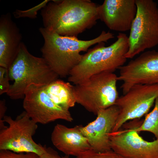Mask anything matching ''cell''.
Instances as JSON below:
<instances>
[{"label": "cell", "instance_id": "6da1fadb", "mask_svg": "<svg viewBox=\"0 0 158 158\" xmlns=\"http://www.w3.org/2000/svg\"><path fill=\"white\" fill-rule=\"evenodd\" d=\"M100 5L89 0H55L42 8L46 29L63 36L77 37L100 19Z\"/></svg>", "mask_w": 158, "mask_h": 158}, {"label": "cell", "instance_id": "7a4b0ae2", "mask_svg": "<svg viewBox=\"0 0 158 158\" xmlns=\"http://www.w3.org/2000/svg\"><path fill=\"white\" fill-rule=\"evenodd\" d=\"M39 30L44 40L41 49L42 57L52 70L61 78L68 77L71 71L80 62L83 56L80 52L114 37L113 33L103 31L96 37L85 40L77 37L60 35L44 27L40 28Z\"/></svg>", "mask_w": 158, "mask_h": 158}, {"label": "cell", "instance_id": "3957f363", "mask_svg": "<svg viewBox=\"0 0 158 158\" xmlns=\"http://www.w3.org/2000/svg\"><path fill=\"white\" fill-rule=\"evenodd\" d=\"M116 40L106 47L101 42L83 55L79 63L71 71L68 80L75 85L81 83L92 76L103 72L114 73L124 65L125 55L129 48L128 37L119 32Z\"/></svg>", "mask_w": 158, "mask_h": 158}, {"label": "cell", "instance_id": "277c9868", "mask_svg": "<svg viewBox=\"0 0 158 158\" xmlns=\"http://www.w3.org/2000/svg\"><path fill=\"white\" fill-rule=\"evenodd\" d=\"M8 73L10 80L13 83L6 94L15 100L24 99L25 90L29 86L46 85L59 77L44 58L32 55L23 42Z\"/></svg>", "mask_w": 158, "mask_h": 158}, {"label": "cell", "instance_id": "5b68a950", "mask_svg": "<svg viewBox=\"0 0 158 158\" xmlns=\"http://www.w3.org/2000/svg\"><path fill=\"white\" fill-rule=\"evenodd\" d=\"M117 77L114 73L103 72L75 85L73 91L76 103L96 115L99 110L115 105L119 97Z\"/></svg>", "mask_w": 158, "mask_h": 158}, {"label": "cell", "instance_id": "8992f818", "mask_svg": "<svg viewBox=\"0 0 158 158\" xmlns=\"http://www.w3.org/2000/svg\"><path fill=\"white\" fill-rule=\"evenodd\" d=\"M137 12L128 37V49L125 55L132 59L158 45V7L152 0H135Z\"/></svg>", "mask_w": 158, "mask_h": 158}, {"label": "cell", "instance_id": "52a82bcc", "mask_svg": "<svg viewBox=\"0 0 158 158\" xmlns=\"http://www.w3.org/2000/svg\"><path fill=\"white\" fill-rule=\"evenodd\" d=\"M3 120L8 124L0 131V150L16 153L33 152L40 156L44 152V145L37 144L33 136L37 129V123L24 111L15 119L5 116Z\"/></svg>", "mask_w": 158, "mask_h": 158}, {"label": "cell", "instance_id": "ba28073f", "mask_svg": "<svg viewBox=\"0 0 158 158\" xmlns=\"http://www.w3.org/2000/svg\"><path fill=\"white\" fill-rule=\"evenodd\" d=\"M158 97V84L132 86L115 103L119 113L112 132L119 130L128 121L138 119L147 114Z\"/></svg>", "mask_w": 158, "mask_h": 158}, {"label": "cell", "instance_id": "9c48e42d", "mask_svg": "<svg viewBox=\"0 0 158 158\" xmlns=\"http://www.w3.org/2000/svg\"><path fill=\"white\" fill-rule=\"evenodd\" d=\"M45 85L32 84L26 89L23 107L28 115L37 124H46L59 119L72 122L69 109L54 102L48 96Z\"/></svg>", "mask_w": 158, "mask_h": 158}, {"label": "cell", "instance_id": "30bf717a", "mask_svg": "<svg viewBox=\"0 0 158 158\" xmlns=\"http://www.w3.org/2000/svg\"><path fill=\"white\" fill-rule=\"evenodd\" d=\"M118 69L123 95L136 84H158V51H145Z\"/></svg>", "mask_w": 158, "mask_h": 158}, {"label": "cell", "instance_id": "8fae6325", "mask_svg": "<svg viewBox=\"0 0 158 158\" xmlns=\"http://www.w3.org/2000/svg\"><path fill=\"white\" fill-rule=\"evenodd\" d=\"M111 150L125 158H158V138L148 141L130 127L109 134Z\"/></svg>", "mask_w": 158, "mask_h": 158}, {"label": "cell", "instance_id": "7c38bea8", "mask_svg": "<svg viewBox=\"0 0 158 158\" xmlns=\"http://www.w3.org/2000/svg\"><path fill=\"white\" fill-rule=\"evenodd\" d=\"M119 113L118 107L114 105L99 110L94 121L80 129L87 139L92 149L97 152L111 150L109 134L115 126Z\"/></svg>", "mask_w": 158, "mask_h": 158}, {"label": "cell", "instance_id": "4fadbf2b", "mask_svg": "<svg viewBox=\"0 0 158 158\" xmlns=\"http://www.w3.org/2000/svg\"><path fill=\"white\" fill-rule=\"evenodd\" d=\"M137 12L135 0H105L100 6V19L110 30H130Z\"/></svg>", "mask_w": 158, "mask_h": 158}, {"label": "cell", "instance_id": "5bb4252c", "mask_svg": "<svg viewBox=\"0 0 158 158\" xmlns=\"http://www.w3.org/2000/svg\"><path fill=\"white\" fill-rule=\"evenodd\" d=\"M80 127L76 126L70 128L57 124L51 134L52 143L57 149L68 156L77 157L92 149Z\"/></svg>", "mask_w": 158, "mask_h": 158}, {"label": "cell", "instance_id": "9a60e30c", "mask_svg": "<svg viewBox=\"0 0 158 158\" xmlns=\"http://www.w3.org/2000/svg\"><path fill=\"white\" fill-rule=\"evenodd\" d=\"M22 35L10 13L0 17V66L8 69L22 43Z\"/></svg>", "mask_w": 158, "mask_h": 158}, {"label": "cell", "instance_id": "2e32d148", "mask_svg": "<svg viewBox=\"0 0 158 158\" xmlns=\"http://www.w3.org/2000/svg\"><path fill=\"white\" fill-rule=\"evenodd\" d=\"M73 86L69 82L58 79L45 85V88L48 96L54 102L69 109L76 103Z\"/></svg>", "mask_w": 158, "mask_h": 158}, {"label": "cell", "instance_id": "e0dca14e", "mask_svg": "<svg viewBox=\"0 0 158 158\" xmlns=\"http://www.w3.org/2000/svg\"><path fill=\"white\" fill-rule=\"evenodd\" d=\"M135 126L131 128L138 133L141 131L150 132L155 136L156 139L158 138V97L155 100L153 110L147 114L140 125Z\"/></svg>", "mask_w": 158, "mask_h": 158}, {"label": "cell", "instance_id": "ac0fdd59", "mask_svg": "<svg viewBox=\"0 0 158 158\" xmlns=\"http://www.w3.org/2000/svg\"><path fill=\"white\" fill-rule=\"evenodd\" d=\"M49 1L50 0H45L37 5L26 10L16 9L13 13L14 16L16 18H35L37 17L38 11L43 8Z\"/></svg>", "mask_w": 158, "mask_h": 158}, {"label": "cell", "instance_id": "d6986e66", "mask_svg": "<svg viewBox=\"0 0 158 158\" xmlns=\"http://www.w3.org/2000/svg\"><path fill=\"white\" fill-rule=\"evenodd\" d=\"M76 158H125L112 150L97 152L91 149L76 157Z\"/></svg>", "mask_w": 158, "mask_h": 158}, {"label": "cell", "instance_id": "ffe728a7", "mask_svg": "<svg viewBox=\"0 0 158 158\" xmlns=\"http://www.w3.org/2000/svg\"><path fill=\"white\" fill-rule=\"evenodd\" d=\"M8 69L0 66V95L7 93L10 87Z\"/></svg>", "mask_w": 158, "mask_h": 158}, {"label": "cell", "instance_id": "44dd1931", "mask_svg": "<svg viewBox=\"0 0 158 158\" xmlns=\"http://www.w3.org/2000/svg\"><path fill=\"white\" fill-rule=\"evenodd\" d=\"M0 158H40L33 152L16 153L8 150H0Z\"/></svg>", "mask_w": 158, "mask_h": 158}, {"label": "cell", "instance_id": "7402d4cb", "mask_svg": "<svg viewBox=\"0 0 158 158\" xmlns=\"http://www.w3.org/2000/svg\"><path fill=\"white\" fill-rule=\"evenodd\" d=\"M40 158H70L69 156H61L58 153L51 147L44 145V150L40 156Z\"/></svg>", "mask_w": 158, "mask_h": 158}, {"label": "cell", "instance_id": "603a6c76", "mask_svg": "<svg viewBox=\"0 0 158 158\" xmlns=\"http://www.w3.org/2000/svg\"><path fill=\"white\" fill-rule=\"evenodd\" d=\"M6 110L5 100H1L0 101V129L5 128L6 126L4 124V121L3 120L5 116V113Z\"/></svg>", "mask_w": 158, "mask_h": 158}]
</instances>
